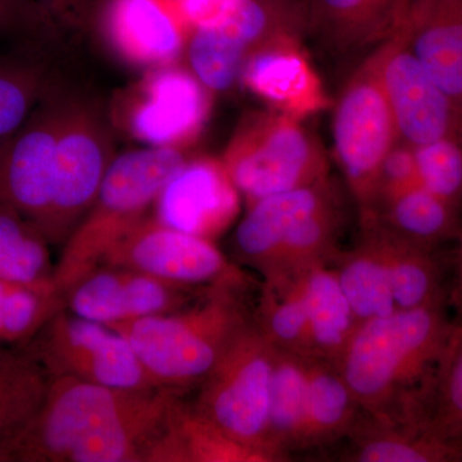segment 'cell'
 <instances>
[{"label":"cell","mask_w":462,"mask_h":462,"mask_svg":"<svg viewBox=\"0 0 462 462\" xmlns=\"http://www.w3.org/2000/svg\"><path fill=\"white\" fill-rule=\"evenodd\" d=\"M460 440H461V442H462V437H461V439H460Z\"/></svg>","instance_id":"43"},{"label":"cell","mask_w":462,"mask_h":462,"mask_svg":"<svg viewBox=\"0 0 462 462\" xmlns=\"http://www.w3.org/2000/svg\"><path fill=\"white\" fill-rule=\"evenodd\" d=\"M360 411L337 365L309 358L305 413L297 451L330 445L349 436L360 420Z\"/></svg>","instance_id":"24"},{"label":"cell","mask_w":462,"mask_h":462,"mask_svg":"<svg viewBox=\"0 0 462 462\" xmlns=\"http://www.w3.org/2000/svg\"><path fill=\"white\" fill-rule=\"evenodd\" d=\"M419 182L458 207L462 199V136H445L413 148Z\"/></svg>","instance_id":"36"},{"label":"cell","mask_w":462,"mask_h":462,"mask_svg":"<svg viewBox=\"0 0 462 462\" xmlns=\"http://www.w3.org/2000/svg\"><path fill=\"white\" fill-rule=\"evenodd\" d=\"M243 285L211 287L194 302L167 314L114 325L161 388L184 393L208 375L233 337L249 320Z\"/></svg>","instance_id":"3"},{"label":"cell","mask_w":462,"mask_h":462,"mask_svg":"<svg viewBox=\"0 0 462 462\" xmlns=\"http://www.w3.org/2000/svg\"><path fill=\"white\" fill-rule=\"evenodd\" d=\"M380 76L398 138L412 148L462 136V112L396 35L378 47Z\"/></svg>","instance_id":"15"},{"label":"cell","mask_w":462,"mask_h":462,"mask_svg":"<svg viewBox=\"0 0 462 462\" xmlns=\"http://www.w3.org/2000/svg\"><path fill=\"white\" fill-rule=\"evenodd\" d=\"M291 33H279L252 51L240 78L258 97L298 115L318 108L320 93L305 58L291 44Z\"/></svg>","instance_id":"22"},{"label":"cell","mask_w":462,"mask_h":462,"mask_svg":"<svg viewBox=\"0 0 462 462\" xmlns=\"http://www.w3.org/2000/svg\"><path fill=\"white\" fill-rule=\"evenodd\" d=\"M269 452L227 436L194 406L173 397L147 462H276Z\"/></svg>","instance_id":"21"},{"label":"cell","mask_w":462,"mask_h":462,"mask_svg":"<svg viewBox=\"0 0 462 462\" xmlns=\"http://www.w3.org/2000/svg\"><path fill=\"white\" fill-rule=\"evenodd\" d=\"M254 320L278 351L314 358L305 297L297 273L263 281Z\"/></svg>","instance_id":"29"},{"label":"cell","mask_w":462,"mask_h":462,"mask_svg":"<svg viewBox=\"0 0 462 462\" xmlns=\"http://www.w3.org/2000/svg\"><path fill=\"white\" fill-rule=\"evenodd\" d=\"M339 224V211L334 200L307 216L289 231L263 276V281L293 275L312 264H330L339 254L336 247Z\"/></svg>","instance_id":"33"},{"label":"cell","mask_w":462,"mask_h":462,"mask_svg":"<svg viewBox=\"0 0 462 462\" xmlns=\"http://www.w3.org/2000/svg\"><path fill=\"white\" fill-rule=\"evenodd\" d=\"M47 2L51 9L63 11V9L69 8V5H71L74 0H47Z\"/></svg>","instance_id":"41"},{"label":"cell","mask_w":462,"mask_h":462,"mask_svg":"<svg viewBox=\"0 0 462 462\" xmlns=\"http://www.w3.org/2000/svg\"><path fill=\"white\" fill-rule=\"evenodd\" d=\"M330 263L358 321L397 311L387 270L369 240L363 236L357 247L337 254Z\"/></svg>","instance_id":"30"},{"label":"cell","mask_w":462,"mask_h":462,"mask_svg":"<svg viewBox=\"0 0 462 462\" xmlns=\"http://www.w3.org/2000/svg\"><path fill=\"white\" fill-rule=\"evenodd\" d=\"M331 190L329 180H325L249 205L231 239L236 260L263 276L289 231L334 200Z\"/></svg>","instance_id":"20"},{"label":"cell","mask_w":462,"mask_h":462,"mask_svg":"<svg viewBox=\"0 0 462 462\" xmlns=\"http://www.w3.org/2000/svg\"><path fill=\"white\" fill-rule=\"evenodd\" d=\"M275 357V346L252 318L233 337L200 383L194 406L227 436L285 461L269 442Z\"/></svg>","instance_id":"5"},{"label":"cell","mask_w":462,"mask_h":462,"mask_svg":"<svg viewBox=\"0 0 462 462\" xmlns=\"http://www.w3.org/2000/svg\"><path fill=\"white\" fill-rule=\"evenodd\" d=\"M44 14L32 0H0V33L33 32Z\"/></svg>","instance_id":"39"},{"label":"cell","mask_w":462,"mask_h":462,"mask_svg":"<svg viewBox=\"0 0 462 462\" xmlns=\"http://www.w3.org/2000/svg\"><path fill=\"white\" fill-rule=\"evenodd\" d=\"M208 91L188 69L157 67L117 97L116 123L151 147L180 149L205 126Z\"/></svg>","instance_id":"11"},{"label":"cell","mask_w":462,"mask_h":462,"mask_svg":"<svg viewBox=\"0 0 462 462\" xmlns=\"http://www.w3.org/2000/svg\"><path fill=\"white\" fill-rule=\"evenodd\" d=\"M60 116L62 106L45 105L0 147V205L41 233L53 202Z\"/></svg>","instance_id":"14"},{"label":"cell","mask_w":462,"mask_h":462,"mask_svg":"<svg viewBox=\"0 0 462 462\" xmlns=\"http://www.w3.org/2000/svg\"><path fill=\"white\" fill-rule=\"evenodd\" d=\"M65 307L54 285L35 287L0 279V345H27Z\"/></svg>","instance_id":"34"},{"label":"cell","mask_w":462,"mask_h":462,"mask_svg":"<svg viewBox=\"0 0 462 462\" xmlns=\"http://www.w3.org/2000/svg\"><path fill=\"white\" fill-rule=\"evenodd\" d=\"M223 163L248 206L328 180L327 160L318 143L289 114L245 118L225 151Z\"/></svg>","instance_id":"6"},{"label":"cell","mask_w":462,"mask_h":462,"mask_svg":"<svg viewBox=\"0 0 462 462\" xmlns=\"http://www.w3.org/2000/svg\"><path fill=\"white\" fill-rule=\"evenodd\" d=\"M176 394L54 376L5 462H147Z\"/></svg>","instance_id":"1"},{"label":"cell","mask_w":462,"mask_h":462,"mask_svg":"<svg viewBox=\"0 0 462 462\" xmlns=\"http://www.w3.org/2000/svg\"><path fill=\"white\" fill-rule=\"evenodd\" d=\"M185 162L180 149L161 147L136 149L112 160L93 205L54 264V285L62 296L148 215Z\"/></svg>","instance_id":"4"},{"label":"cell","mask_w":462,"mask_h":462,"mask_svg":"<svg viewBox=\"0 0 462 462\" xmlns=\"http://www.w3.org/2000/svg\"><path fill=\"white\" fill-rule=\"evenodd\" d=\"M50 375L16 346L0 345V462L41 409Z\"/></svg>","instance_id":"27"},{"label":"cell","mask_w":462,"mask_h":462,"mask_svg":"<svg viewBox=\"0 0 462 462\" xmlns=\"http://www.w3.org/2000/svg\"><path fill=\"white\" fill-rule=\"evenodd\" d=\"M21 349L35 358L50 378L69 376L106 387L158 389L130 343L107 325L57 312Z\"/></svg>","instance_id":"8"},{"label":"cell","mask_w":462,"mask_h":462,"mask_svg":"<svg viewBox=\"0 0 462 462\" xmlns=\"http://www.w3.org/2000/svg\"><path fill=\"white\" fill-rule=\"evenodd\" d=\"M100 263L129 267L182 287H245L247 282L211 239L169 226L156 215L145 216L127 231Z\"/></svg>","instance_id":"10"},{"label":"cell","mask_w":462,"mask_h":462,"mask_svg":"<svg viewBox=\"0 0 462 462\" xmlns=\"http://www.w3.org/2000/svg\"><path fill=\"white\" fill-rule=\"evenodd\" d=\"M305 297L314 358L337 364L360 321L328 263L297 273Z\"/></svg>","instance_id":"25"},{"label":"cell","mask_w":462,"mask_h":462,"mask_svg":"<svg viewBox=\"0 0 462 462\" xmlns=\"http://www.w3.org/2000/svg\"><path fill=\"white\" fill-rule=\"evenodd\" d=\"M457 208L421 185H416L380 203L372 211L363 212V216L404 239L433 248L457 231Z\"/></svg>","instance_id":"28"},{"label":"cell","mask_w":462,"mask_h":462,"mask_svg":"<svg viewBox=\"0 0 462 462\" xmlns=\"http://www.w3.org/2000/svg\"><path fill=\"white\" fill-rule=\"evenodd\" d=\"M239 196L223 161L187 160L161 191L156 217L175 229L211 239L236 217Z\"/></svg>","instance_id":"17"},{"label":"cell","mask_w":462,"mask_h":462,"mask_svg":"<svg viewBox=\"0 0 462 462\" xmlns=\"http://www.w3.org/2000/svg\"><path fill=\"white\" fill-rule=\"evenodd\" d=\"M334 152L361 212L375 202L383 161L400 142L380 76L379 50L370 53L340 93L333 120Z\"/></svg>","instance_id":"7"},{"label":"cell","mask_w":462,"mask_h":462,"mask_svg":"<svg viewBox=\"0 0 462 462\" xmlns=\"http://www.w3.org/2000/svg\"><path fill=\"white\" fill-rule=\"evenodd\" d=\"M209 288L182 287L129 267L100 263L67 289L63 300L72 314L114 327L180 310Z\"/></svg>","instance_id":"13"},{"label":"cell","mask_w":462,"mask_h":462,"mask_svg":"<svg viewBox=\"0 0 462 462\" xmlns=\"http://www.w3.org/2000/svg\"><path fill=\"white\" fill-rule=\"evenodd\" d=\"M394 35L462 112V0H410Z\"/></svg>","instance_id":"18"},{"label":"cell","mask_w":462,"mask_h":462,"mask_svg":"<svg viewBox=\"0 0 462 462\" xmlns=\"http://www.w3.org/2000/svg\"><path fill=\"white\" fill-rule=\"evenodd\" d=\"M3 144H0V147H2Z\"/></svg>","instance_id":"42"},{"label":"cell","mask_w":462,"mask_h":462,"mask_svg":"<svg viewBox=\"0 0 462 462\" xmlns=\"http://www.w3.org/2000/svg\"><path fill=\"white\" fill-rule=\"evenodd\" d=\"M100 29L125 63L153 69L173 65L191 32L179 0H106Z\"/></svg>","instance_id":"16"},{"label":"cell","mask_w":462,"mask_h":462,"mask_svg":"<svg viewBox=\"0 0 462 462\" xmlns=\"http://www.w3.org/2000/svg\"><path fill=\"white\" fill-rule=\"evenodd\" d=\"M309 358L276 349L270 397L269 442L287 460L297 451L305 413Z\"/></svg>","instance_id":"32"},{"label":"cell","mask_w":462,"mask_h":462,"mask_svg":"<svg viewBox=\"0 0 462 462\" xmlns=\"http://www.w3.org/2000/svg\"><path fill=\"white\" fill-rule=\"evenodd\" d=\"M462 205V199H461ZM458 248L457 256H456V278L454 289H452V302L462 315V217L461 223L457 226Z\"/></svg>","instance_id":"40"},{"label":"cell","mask_w":462,"mask_h":462,"mask_svg":"<svg viewBox=\"0 0 462 462\" xmlns=\"http://www.w3.org/2000/svg\"><path fill=\"white\" fill-rule=\"evenodd\" d=\"M50 245L35 225L0 205V279L35 287L54 285Z\"/></svg>","instance_id":"31"},{"label":"cell","mask_w":462,"mask_h":462,"mask_svg":"<svg viewBox=\"0 0 462 462\" xmlns=\"http://www.w3.org/2000/svg\"><path fill=\"white\" fill-rule=\"evenodd\" d=\"M302 26V0H225L214 17L191 30V72L209 91L230 89L252 51Z\"/></svg>","instance_id":"9"},{"label":"cell","mask_w":462,"mask_h":462,"mask_svg":"<svg viewBox=\"0 0 462 462\" xmlns=\"http://www.w3.org/2000/svg\"><path fill=\"white\" fill-rule=\"evenodd\" d=\"M425 427L439 437L461 442L462 320L452 328L445 354L438 366Z\"/></svg>","instance_id":"35"},{"label":"cell","mask_w":462,"mask_h":462,"mask_svg":"<svg viewBox=\"0 0 462 462\" xmlns=\"http://www.w3.org/2000/svg\"><path fill=\"white\" fill-rule=\"evenodd\" d=\"M452 328L440 305L360 322L336 365L370 420L425 427Z\"/></svg>","instance_id":"2"},{"label":"cell","mask_w":462,"mask_h":462,"mask_svg":"<svg viewBox=\"0 0 462 462\" xmlns=\"http://www.w3.org/2000/svg\"><path fill=\"white\" fill-rule=\"evenodd\" d=\"M420 185L415 156L411 145L398 142L380 167L378 184H376L375 202L369 212L385 200L393 199L403 191Z\"/></svg>","instance_id":"38"},{"label":"cell","mask_w":462,"mask_h":462,"mask_svg":"<svg viewBox=\"0 0 462 462\" xmlns=\"http://www.w3.org/2000/svg\"><path fill=\"white\" fill-rule=\"evenodd\" d=\"M363 236L387 270L398 310L440 305V273L431 248L404 239L366 216Z\"/></svg>","instance_id":"23"},{"label":"cell","mask_w":462,"mask_h":462,"mask_svg":"<svg viewBox=\"0 0 462 462\" xmlns=\"http://www.w3.org/2000/svg\"><path fill=\"white\" fill-rule=\"evenodd\" d=\"M410 0H302L305 27L337 54L370 53L397 32Z\"/></svg>","instance_id":"19"},{"label":"cell","mask_w":462,"mask_h":462,"mask_svg":"<svg viewBox=\"0 0 462 462\" xmlns=\"http://www.w3.org/2000/svg\"><path fill=\"white\" fill-rule=\"evenodd\" d=\"M42 85V72L35 67L0 62V144L26 123Z\"/></svg>","instance_id":"37"},{"label":"cell","mask_w":462,"mask_h":462,"mask_svg":"<svg viewBox=\"0 0 462 462\" xmlns=\"http://www.w3.org/2000/svg\"><path fill=\"white\" fill-rule=\"evenodd\" d=\"M107 134L98 116L81 106H62L56 182L42 236L63 245L88 214L111 165Z\"/></svg>","instance_id":"12"},{"label":"cell","mask_w":462,"mask_h":462,"mask_svg":"<svg viewBox=\"0 0 462 462\" xmlns=\"http://www.w3.org/2000/svg\"><path fill=\"white\" fill-rule=\"evenodd\" d=\"M348 437L354 439L346 461L457 462L462 443L439 437L427 428L391 427L358 420Z\"/></svg>","instance_id":"26"}]
</instances>
